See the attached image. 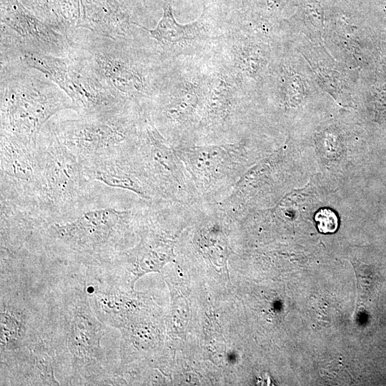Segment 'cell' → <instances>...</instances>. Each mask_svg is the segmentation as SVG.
Listing matches in <instances>:
<instances>
[{
	"label": "cell",
	"instance_id": "cell-15",
	"mask_svg": "<svg viewBox=\"0 0 386 386\" xmlns=\"http://www.w3.org/2000/svg\"><path fill=\"white\" fill-rule=\"evenodd\" d=\"M133 24L147 31L163 48L173 51L180 50L195 42L205 31L201 21L187 24L177 22L170 3L164 6L162 17L155 28L147 29L134 22Z\"/></svg>",
	"mask_w": 386,
	"mask_h": 386
},
{
	"label": "cell",
	"instance_id": "cell-8",
	"mask_svg": "<svg viewBox=\"0 0 386 386\" xmlns=\"http://www.w3.org/2000/svg\"><path fill=\"white\" fill-rule=\"evenodd\" d=\"M197 192L199 203H217L240 178L244 148L241 142L182 144L173 147Z\"/></svg>",
	"mask_w": 386,
	"mask_h": 386
},
{
	"label": "cell",
	"instance_id": "cell-18",
	"mask_svg": "<svg viewBox=\"0 0 386 386\" xmlns=\"http://www.w3.org/2000/svg\"><path fill=\"white\" fill-rule=\"evenodd\" d=\"M315 219L318 229L322 233H332L337 228V217L330 209H321L316 214Z\"/></svg>",
	"mask_w": 386,
	"mask_h": 386
},
{
	"label": "cell",
	"instance_id": "cell-3",
	"mask_svg": "<svg viewBox=\"0 0 386 386\" xmlns=\"http://www.w3.org/2000/svg\"><path fill=\"white\" fill-rule=\"evenodd\" d=\"M148 203L126 209L85 207L69 219L41 222L25 248L53 262L80 269L99 266L130 248Z\"/></svg>",
	"mask_w": 386,
	"mask_h": 386
},
{
	"label": "cell",
	"instance_id": "cell-13",
	"mask_svg": "<svg viewBox=\"0 0 386 386\" xmlns=\"http://www.w3.org/2000/svg\"><path fill=\"white\" fill-rule=\"evenodd\" d=\"M1 21L18 35L48 51L64 49V36L25 10L16 0H1Z\"/></svg>",
	"mask_w": 386,
	"mask_h": 386
},
{
	"label": "cell",
	"instance_id": "cell-7",
	"mask_svg": "<svg viewBox=\"0 0 386 386\" xmlns=\"http://www.w3.org/2000/svg\"><path fill=\"white\" fill-rule=\"evenodd\" d=\"M142 119L134 111L83 116L51 126L58 140L83 164L119 152L137 139Z\"/></svg>",
	"mask_w": 386,
	"mask_h": 386
},
{
	"label": "cell",
	"instance_id": "cell-4",
	"mask_svg": "<svg viewBox=\"0 0 386 386\" xmlns=\"http://www.w3.org/2000/svg\"><path fill=\"white\" fill-rule=\"evenodd\" d=\"M41 188L33 214L43 222L69 219L86 207L91 181L83 163L56 138L49 126L37 139Z\"/></svg>",
	"mask_w": 386,
	"mask_h": 386
},
{
	"label": "cell",
	"instance_id": "cell-14",
	"mask_svg": "<svg viewBox=\"0 0 386 386\" xmlns=\"http://www.w3.org/2000/svg\"><path fill=\"white\" fill-rule=\"evenodd\" d=\"M207 88L198 132L209 136L229 124L234 118V97L232 85L225 77H213Z\"/></svg>",
	"mask_w": 386,
	"mask_h": 386
},
{
	"label": "cell",
	"instance_id": "cell-6",
	"mask_svg": "<svg viewBox=\"0 0 386 386\" xmlns=\"http://www.w3.org/2000/svg\"><path fill=\"white\" fill-rule=\"evenodd\" d=\"M132 154L159 201L193 205L199 198L173 147L149 120H142Z\"/></svg>",
	"mask_w": 386,
	"mask_h": 386
},
{
	"label": "cell",
	"instance_id": "cell-1",
	"mask_svg": "<svg viewBox=\"0 0 386 386\" xmlns=\"http://www.w3.org/2000/svg\"><path fill=\"white\" fill-rule=\"evenodd\" d=\"M51 279L44 339L61 385H109V366L101 340L107 327L90 303L85 272Z\"/></svg>",
	"mask_w": 386,
	"mask_h": 386
},
{
	"label": "cell",
	"instance_id": "cell-10",
	"mask_svg": "<svg viewBox=\"0 0 386 386\" xmlns=\"http://www.w3.org/2000/svg\"><path fill=\"white\" fill-rule=\"evenodd\" d=\"M0 144L1 202L32 213L41 188L37 144L4 132Z\"/></svg>",
	"mask_w": 386,
	"mask_h": 386
},
{
	"label": "cell",
	"instance_id": "cell-17",
	"mask_svg": "<svg viewBox=\"0 0 386 386\" xmlns=\"http://www.w3.org/2000/svg\"><path fill=\"white\" fill-rule=\"evenodd\" d=\"M232 48L235 67L246 74H256L264 63V52L257 46L239 43Z\"/></svg>",
	"mask_w": 386,
	"mask_h": 386
},
{
	"label": "cell",
	"instance_id": "cell-5",
	"mask_svg": "<svg viewBox=\"0 0 386 386\" xmlns=\"http://www.w3.org/2000/svg\"><path fill=\"white\" fill-rule=\"evenodd\" d=\"M75 107L56 84L23 76L1 84V132L36 144L47 121L64 109Z\"/></svg>",
	"mask_w": 386,
	"mask_h": 386
},
{
	"label": "cell",
	"instance_id": "cell-11",
	"mask_svg": "<svg viewBox=\"0 0 386 386\" xmlns=\"http://www.w3.org/2000/svg\"><path fill=\"white\" fill-rule=\"evenodd\" d=\"M112 40L103 41L92 51L89 62L96 76L124 105L127 100L141 97L145 93L144 80L140 70Z\"/></svg>",
	"mask_w": 386,
	"mask_h": 386
},
{
	"label": "cell",
	"instance_id": "cell-16",
	"mask_svg": "<svg viewBox=\"0 0 386 386\" xmlns=\"http://www.w3.org/2000/svg\"><path fill=\"white\" fill-rule=\"evenodd\" d=\"M16 385H61L55 375V359L45 339L29 352L28 360Z\"/></svg>",
	"mask_w": 386,
	"mask_h": 386
},
{
	"label": "cell",
	"instance_id": "cell-12",
	"mask_svg": "<svg viewBox=\"0 0 386 386\" xmlns=\"http://www.w3.org/2000/svg\"><path fill=\"white\" fill-rule=\"evenodd\" d=\"M132 145L110 156L84 163L85 174L91 182L131 192L148 202H159L132 157Z\"/></svg>",
	"mask_w": 386,
	"mask_h": 386
},
{
	"label": "cell",
	"instance_id": "cell-9",
	"mask_svg": "<svg viewBox=\"0 0 386 386\" xmlns=\"http://www.w3.org/2000/svg\"><path fill=\"white\" fill-rule=\"evenodd\" d=\"M26 65L41 72L69 97L83 116L116 114L124 105L107 89L89 65L76 59L31 51Z\"/></svg>",
	"mask_w": 386,
	"mask_h": 386
},
{
	"label": "cell",
	"instance_id": "cell-2",
	"mask_svg": "<svg viewBox=\"0 0 386 386\" xmlns=\"http://www.w3.org/2000/svg\"><path fill=\"white\" fill-rule=\"evenodd\" d=\"M43 263L26 250L1 249V385H16L30 350L44 339L51 279Z\"/></svg>",
	"mask_w": 386,
	"mask_h": 386
}]
</instances>
